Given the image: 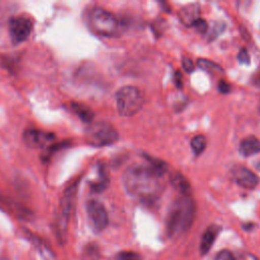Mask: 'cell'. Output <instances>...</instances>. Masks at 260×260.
I'll return each mask as SVG.
<instances>
[{
	"instance_id": "1",
	"label": "cell",
	"mask_w": 260,
	"mask_h": 260,
	"mask_svg": "<svg viewBox=\"0 0 260 260\" xmlns=\"http://www.w3.org/2000/svg\"><path fill=\"white\" fill-rule=\"evenodd\" d=\"M161 177L162 175L149 164H135L124 171L122 182L130 196L143 201H153L165 189Z\"/></svg>"
},
{
	"instance_id": "2",
	"label": "cell",
	"mask_w": 260,
	"mask_h": 260,
	"mask_svg": "<svg viewBox=\"0 0 260 260\" xmlns=\"http://www.w3.org/2000/svg\"><path fill=\"white\" fill-rule=\"evenodd\" d=\"M195 212V202L190 195H180L176 198L167 215L166 229L168 235L177 237L187 232L193 223Z\"/></svg>"
},
{
	"instance_id": "3",
	"label": "cell",
	"mask_w": 260,
	"mask_h": 260,
	"mask_svg": "<svg viewBox=\"0 0 260 260\" xmlns=\"http://www.w3.org/2000/svg\"><path fill=\"white\" fill-rule=\"evenodd\" d=\"M87 21L89 28L101 37L116 38L120 35L121 24L118 18L104 8H92L88 13Z\"/></svg>"
},
{
	"instance_id": "4",
	"label": "cell",
	"mask_w": 260,
	"mask_h": 260,
	"mask_svg": "<svg viewBox=\"0 0 260 260\" xmlns=\"http://www.w3.org/2000/svg\"><path fill=\"white\" fill-rule=\"evenodd\" d=\"M117 110L123 117H131L137 114L143 106L144 100L140 90L131 85L121 87L115 95Z\"/></svg>"
},
{
	"instance_id": "5",
	"label": "cell",
	"mask_w": 260,
	"mask_h": 260,
	"mask_svg": "<svg viewBox=\"0 0 260 260\" xmlns=\"http://www.w3.org/2000/svg\"><path fill=\"white\" fill-rule=\"evenodd\" d=\"M85 134L87 142L96 147L113 144L119 138V134L113 125L105 121L90 124L87 127Z\"/></svg>"
},
{
	"instance_id": "6",
	"label": "cell",
	"mask_w": 260,
	"mask_h": 260,
	"mask_svg": "<svg viewBox=\"0 0 260 260\" xmlns=\"http://www.w3.org/2000/svg\"><path fill=\"white\" fill-rule=\"evenodd\" d=\"M86 214L90 229L94 233H101L109 224L108 212L103 203L91 199L86 203Z\"/></svg>"
},
{
	"instance_id": "7",
	"label": "cell",
	"mask_w": 260,
	"mask_h": 260,
	"mask_svg": "<svg viewBox=\"0 0 260 260\" xmlns=\"http://www.w3.org/2000/svg\"><path fill=\"white\" fill-rule=\"evenodd\" d=\"M32 29V21L24 16L9 20V35L14 44H20L28 39Z\"/></svg>"
},
{
	"instance_id": "8",
	"label": "cell",
	"mask_w": 260,
	"mask_h": 260,
	"mask_svg": "<svg viewBox=\"0 0 260 260\" xmlns=\"http://www.w3.org/2000/svg\"><path fill=\"white\" fill-rule=\"evenodd\" d=\"M55 135L50 132L28 129L22 134L23 142L30 148H43L55 140Z\"/></svg>"
},
{
	"instance_id": "9",
	"label": "cell",
	"mask_w": 260,
	"mask_h": 260,
	"mask_svg": "<svg viewBox=\"0 0 260 260\" xmlns=\"http://www.w3.org/2000/svg\"><path fill=\"white\" fill-rule=\"evenodd\" d=\"M231 178L240 187L250 190L256 188L259 183L258 177L252 171L243 166L233 167L231 170Z\"/></svg>"
},
{
	"instance_id": "10",
	"label": "cell",
	"mask_w": 260,
	"mask_h": 260,
	"mask_svg": "<svg viewBox=\"0 0 260 260\" xmlns=\"http://www.w3.org/2000/svg\"><path fill=\"white\" fill-rule=\"evenodd\" d=\"M76 189H77V184H73L69 187L66 188V190L63 192L62 198H61V204H60V215L59 217L67 220L69 219L71 210H72V206H73V202H74V198H75V194H76Z\"/></svg>"
},
{
	"instance_id": "11",
	"label": "cell",
	"mask_w": 260,
	"mask_h": 260,
	"mask_svg": "<svg viewBox=\"0 0 260 260\" xmlns=\"http://www.w3.org/2000/svg\"><path fill=\"white\" fill-rule=\"evenodd\" d=\"M219 232H220V226L218 225H210L205 230V232L201 237L200 246H199L201 255H205L210 251Z\"/></svg>"
},
{
	"instance_id": "12",
	"label": "cell",
	"mask_w": 260,
	"mask_h": 260,
	"mask_svg": "<svg viewBox=\"0 0 260 260\" xmlns=\"http://www.w3.org/2000/svg\"><path fill=\"white\" fill-rule=\"evenodd\" d=\"M199 15H200V6L197 3L188 4L182 7L179 11V17L181 21L187 26L193 25L194 22L200 18Z\"/></svg>"
},
{
	"instance_id": "13",
	"label": "cell",
	"mask_w": 260,
	"mask_h": 260,
	"mask_svg": "<svg viewBox=\"0 0 260 260\" xmlns=\"http://www.w3.org/2000/svg\"><path fill=\"white\" fill-rule=\"evenodd\" d=\"M239 152L244 157H249L260 152V140L253 136L243 139L239 145Z\"/></svg>"
},
{
	"instance_id": "14",
	"label": "cell",
	"mask_w": 260,
	"mask_h": 260,
	"mask_svg": "<svg viewBox=\"0 0 260 260\" xmlns=\"http://www.w3.org/2000/svg\"><path fill=\"white\" fill-rule=\"evenodd\" d=\"M170 183L180 195H190V184L188 180L179 172H174L170 175Z\"/></svg>"
},
{
	"instance_id": "15",
	"label": "cell",
	"mask_w": 260,
	"mask_h": 260,
	"mask_svg": "<svg viewBox=\"0 0 260 260\" xmlns=\"http://www.w3.org/2000/svg\"><path fill=\"white\" fill-rule=\"evenodd\" d=\"M71 109L83 122L89 123L93 119V116H94L93 112L91 111L90 108H88L87 106H85L83 104L72 103L71 104Z\"/></svg>"
},
{
	"instance_id": "16",
	"label": "cell",
	"mask_w": 260,
	"mask_h": 260,
	"mask_svg": "<svg viewBox=\"0 0 260 260\" xmlns=\"http://www.w3.org/2000/svg\"><path fill=\"white\" fill-rule=\"evenodd\" d=\"M197 66H198L200 69H202V70H204V71H206L207 73L212 74V75H220V74H222V72H223L222 68H221L219 65H217L216 63H214V62H212V61H210V60L203 59V58L198 59V61H197Z\"/></svg>"
},
{
	"instance_id": "17",
	"label": "cell",
	"mask_w": 260,
	"mask_h": 260,
	"mask_svg": "<svg viewBox=\"0 0 260 260\" xmlns=\"http://www.w3.org/2000/svg\"><path fill=\"white\" fill-rule=\"evenodd\" d=\"M109 185V178L105 172V170L103 168L100 169V176H99V180L91 183L90 184V188L92 191L94 192H102L105 189H107Z\"/></svg>"
},
{
	"instance_id": "18",
	"label": "cell",
	"mask_w": 260,
	"mask_h": 260,
	"mask_svg": "<svg viewBox=\"0 0 260 260\" xmlns=\"http://www.w3.org/2000/svg\"><path fill=\"white\" fill-rule=\"evenodd\" d=\"M191 148L196 155L201 154L206 147V138L203 135H197L192 138L190 142Z\"/></svg>"
},
{
	"instance_id": "19",
	"label": "cell",
	"mask_w": 260,
	"mask_h": 260,
	"mask_svg": "<svg viewBox=\"0 0 260 260\" xmlns=\"http://www.w3.org/2000/svg\"><path fill=\"white\" fill-rule=\"evenodd\" d=\"M140 254L133 251H122L117 253L112 260H141Z\"/></svg>"
},
{
	"instance_id": "20",
	"label": "cell",
	"mask_w": 260,
	"mask_h": 260,
	"mask_svg": "<svg viewBox=\"0 0 260 260\" xmlns=\"http://www.w3.org/2000/svg\"><path fill=\"white\" fill-rule=\"evenodd\" d=\"M224 27H225V25H224L223 22H216V23H214V25L212 26V28H211V30L209 32V39L211 40V39L216 38L218 35H220L223 31Z\"/></svg>"
},
{
	"instance_id": "21",
	"label": "cell",
	"mask_w": 260,
	"mask_h": 260,
	"mask_svg": "<svg viewBox=\"0 0 260 260\" xmlns=\"http://www.w3.org/2000/svg\"><path fill=\"white\" fill-rule=\"evenodd\" d=\"M214 260H237V259H236V257L233 255V253L231 251H229V250H221V251H219L216 254Z\"/></svg>"
},
{
	"instance_id": "22",
	"label": "cell",
	"mask_w": 260,
	"mask_h": 260,
	"mask_svg": "<svg viewBox=\"0 0 260 260\" xmlns=\"http://www.w3.org/2000/svg\"><path fill=\"white\" fill-rule=\"evenodd\" d=\"M192 26H194L195 29H196L198 32H200V34L206 32V31H207V27H208L207 22H206L204 19H202V18L197 19V20L194 22V24H193Z\"/></svg>"
},
{
	"instance_id": "23",
	"label": "cell",
	"mask_w": 260,
	"mask_h": 260,
	"mask_svg": "<svg viewBox=\"0 0 260 260\" xmlns=\"http://www.w3.org/2000/svg\"><path fill=\"white\" fill-rule=\"evenodd\" d=\"M181 62H182V67H183V69H184L186 72L190 73V72L194 71L195 65L193 64V62H192L191 59H189L188 57L184 56V57H182V61H181Z\"/></svg>"
},
{
	"instance_id": "24",
	"label": "cell",
	"mask_w": 260,
	"mask_h": 260,
	"mask_svg": "<svg viewBox=\"0 0 260 260\" xmlns=\"http://www.w3.org/2000/svg\"><path fill=\"white\" fill-rule=\"evenodd\" d=\"M86 252H84L83 256L87 259V260H96L99 258V253H98V249L95 247H87Z\"/></svg>"
},
{
	"instance_id": "25",
	"label": "cell",
	"mask_w": 260,
	"mask_h": 260,
	"mask_svg": "<svg viewBox=\"0 0 260 260\" xmlns=\"http://www.w3.org/2000/svg\"><path fill=\"white\" fill-rule=\"evenodd\" d=\"M238 60L242 64H249L250 57H249V54H248L246 49L243 48V49L240 50V52L238 53Z\"/></svg>"
},
{
	"instance_id": "26",
	"label": "cell",
	"mask_w": 260,
	"mask_h": 260,
	"mask_svg": "<svg viewBox=\"0 0 260 260\" xmlns=\"http://www.w3.org/2000/svg\"><path fill=\"white\" fill-rule=\"evenodd\" d=\"M218 90L221 93H228L231 91V85L228 82H225L224 80H220L218 83Z\"/></svg>"
},
{
	"instance_id": "27",
	"label": "cell",
	"mask_w": 260,
	"mask_h": 260,
	"mask_svg": "<svg viewBox=\"0 0 260 260\" xmlns=\"http://www.w3.org/2000/svg\"><path fill=\"white\" fill-rule=\"evenodd\" d=\"M174 82L178 88H181L183 85V76L179 71H177L174 75Z\"/></svg>"
},
{
	"instance_id": "28",
	"label": "cell",
	"mask_w": 260,
	"mask_h": 260,
	"mask_svg": "<svg viewBox=\"0 0 260 260\" xmlns=\"http://www.w3.org/2000/svg\"><path fill=\"white\" fill-rule=\"evenodd\" d=\"M257 82L260 84V74H259V76H258V78H257Z\"/></svg>"
},
{
	"instance_id": "29",
	"label": "cell",
	"mask_w": 260,
	"mask_h": 260,
	"mask_svg": "<svg viewBox=\"0 0 260 260\" xmlns=\"http://www.w3.org/2000/svg\"><path fill=\"white\" fill-rule=\"evenodd\" d=\"M252 258H253V260H258V259H257V258H255V257H254V256H253V257H252Z\"/></svg>"
}]
</instances>
